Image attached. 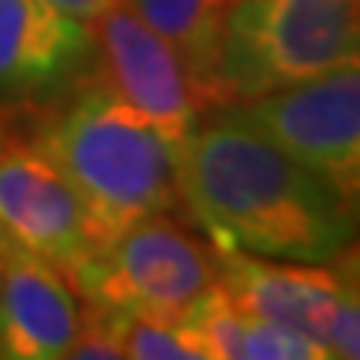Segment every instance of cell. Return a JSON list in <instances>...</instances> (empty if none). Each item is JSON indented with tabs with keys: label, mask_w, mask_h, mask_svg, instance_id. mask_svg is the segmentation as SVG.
I'll return each mask as SVG.
<instances>
[{
	"label": "cell",
	"mask_w": 360,
	"mask_h": 360,
	"mask_svg": "<svg viewBox=\"0 0 360 360\" xmlns=\"http://www.w3.org/2000/svg\"><path fill=\"white\" fill-rule=\"evenodd\" d=\"M4 141H7V134H4V127H0V143H4Z\"/></svg>",
	"instance_id": "2e32d148"
},
{
	"label": "cell",
	"mask_w": 360,
	"mask_h": 360,
	"mask_svg": "<svg viewBox=\"0 0 360 360\" xmlns=\"http://www.w3.org/2000/svg\"><path fill=\"white\" fill-rule=\"evenodd\" d=\"M180 204L217 250L330 264L354 247L357 204L297 164L237 107L197 124L177 154Z\"/></svg>",
	"instance_id": "6da1fadb"
},
{
	"label": "cell",
	"mask_w": 360,
	"mask_h": 360,
	"mask_svg": "<svg viewBox=\"0 0 360 360\" xmlns=\"http://www.w3.org/2000/svg\"><path fill=\"white\" fill-rule=\"evenodd\" d=\"M94 64L87 20L51 0H0V97L34 101L77 80Z\"/></svg>",
	"instance_id": "9c48e42d"
},
{
	"label": "cell",
	"mask_w": 360,
	"mask_h": 360,
	"mask_svg": "<svg viewBox=\"0 0 360 360\" xmlns=\"http://www.w3.org/2000/svg\"><path fill=\"white\" fill-rule=\"evenodd\" d=\"M77 193L94 244L180 204L177 150L107 84H90L34 141Z\"/></svg>",
	"instance_id": "7a4b0ae2"
},
{
	"label": "cell",
	"mask_w": 360,
	"mask_h": 360,
	"mask_svg": "<svg viewBox=\"0 0 360 360\" xmlns=\"http://www.w3.org/2000/svg\"><path fill=\"white\" fill-rule=\"evenodd\" d=\"M0 244L60 274L97 250L77 193L37 143H0Z\"/></svg>",
	"instance_id": "52a82bcc"
},
{
	"label": "cell",
	"mask_w": 360,
	"mask_h": 360,
	"mask_svg": "<svg viewBox=\"0 0 360 360\" xmlns=\"http://www.w3.org/2000/svg\"><path fill=\"white\" fill-rule=\"evenodd\" d=\"M80 304L47 260L0 244V360H60L77 334Z\"/></svg>",
	"instance_id": "30bf717a"
},
{
	"label": "cell",
	"mask_w": 360,
	"mask_h": 360,
	"mask_svg": "<svg viewBox=\"0 0 360 360\" xmlns=\"http://www.w3.org/2000/svg\"><path fill=\"white\" fill-rule=\"evenodd\" d=\"M354 264L357 260H350L347 270L344 264L321 267L300 260L257 257L247 250H217V283L250 317L283 323L327 347L337 307L350 290H357Z\"/></svg>",
	"instance_id": "ba28073f"
},
{
	"label": "cell",
	"mask_w": 360,
	"mask_h": 360,
	"mask_svg": "<svg viewBox=\"0 0 360 360\" xmlns=\"http://www.w3.org/2000/svg\"><path fill=\"white\" fill-rule=\"evenodd\" d=\"M64 277L94 307L184 321L217 281V250L170 217V210H157L134 220Z\"/></svg>",
	"instance_id": "277c9868"
},
{
	"label": "cell",
	"mask_w": 360,
	"mask_h": 360,
	"mask_svg": "<svg viewBox=\"0 0 360 360\" xmlns=\"http://www.w3.org/2000/svg\"><path fill=\"white\" fill-rule=\"evenodd\" d=\"M53 7H60V11L74 13V17H80V20H94L97 13H103L107 7H114L117 0H51Z\"/></svg>",
	"instance_id": "9a60e30c"
},
{
	"label": "cell",
	"mask_w": 360,
	"mask_h": 360,
	"mask_svg": "<svg viewBox=\"0 0 360 360\" xmlns=\"http://www.w3.org/2000/svg\"><path fill=\"white\" fill-rule=\"evenodd\" d=\"M283 154L327 180L340 197H360V70L357 60L237 103Z\"/></svg>",
	"instance_id": "5b68a950"
},
{
	"label": "cell",
	"mask_w": 360,
	"mask_h": 360,
	"mask_svg": "<svg viewBox=\"0 0 360 360\" xmlns=\"http://www.w3.org/2000/svg\"><path fill=\"white\" fill-rule=\"evenodd\" d=\"M124 4L177 51L197 87L204 114L220 110L217 57L233 0H124Z\"/></svg>",
	"instance_id": "8fae6325"
},
{
	"label": "cell",
	"mask_w": 360,
	"mask_h": 360,
	"mask_svg": "<svg viewBox=\"0 0 360 360\" xmlns=\"http://www.w3.org/2000/svg\"><path fill=\"white\" fill-rule=\"evenodd\" d=\"M357 0H233L217 57L220 110L357 60Z\"/></svg>",
	"instance_id": "3957f363"
},
{
	"label": "cell",
	"mask_w": 360,
	"mask_h": 360,
	"mask_svg": "<svg viewBox=\"0 0 360 360\" xmlns=\"http://www.w3.org/2000/svg\"><path fill=\"white\" fill-rule=\"evenodd\" d=\"M67 357L70 360H124L107 310L94 307V304H87V307L80 310L77 334H74L70 347H67Z\"/></svg>",
	"instance_id": "5bb4252c"
},
{
	"label": "cell",
	"mask_w": 360,
	"mask_h": 360,
	"mask_svg": "<svg viewBox=\"0 0 360 360\" xmlns=\"http://www.w3.org/2000/svg\"><path fill=\"white\" fill-rule=\"evenodd\" d=\"M240 360H330V354L323 344L297 334L283 323L247 314L244 337H240Z\"/></svg>",
	"instance_id": "4fadbf2b"
},
{
	"label": "cell",
	"mask_w": 360,
	"mask_h": 360,
	"mask_svg": "<svg viewBox=\"0 0 360 360\" xmlns=\"http://www.w3.org/2000/svg\"><path fill=\"white\" fill-rule=\"evenodd\" d=\"M90 30L94 60L101 64L103 84L180 154V147L200 124L204 107L177 51L124 0L97 13Z\"/></svg>",
	"instance_id": "8992f818"
},
{
	"label": "cell",
	"mask_w": 360,
	"mask_h": 360,
	"mask_svg": "<svg viewBox=\"0 0 360 360\" xmlns=\"http://www.w3.org/2000/svg\"><path fill=\"white\" fill-rule=\"evenodd\" d=\"M107 317L124 360H204V347L184 321L137 310H107Z\"/></svg>",
	"instance_id": "7c38bea8"
}]
</instances>
